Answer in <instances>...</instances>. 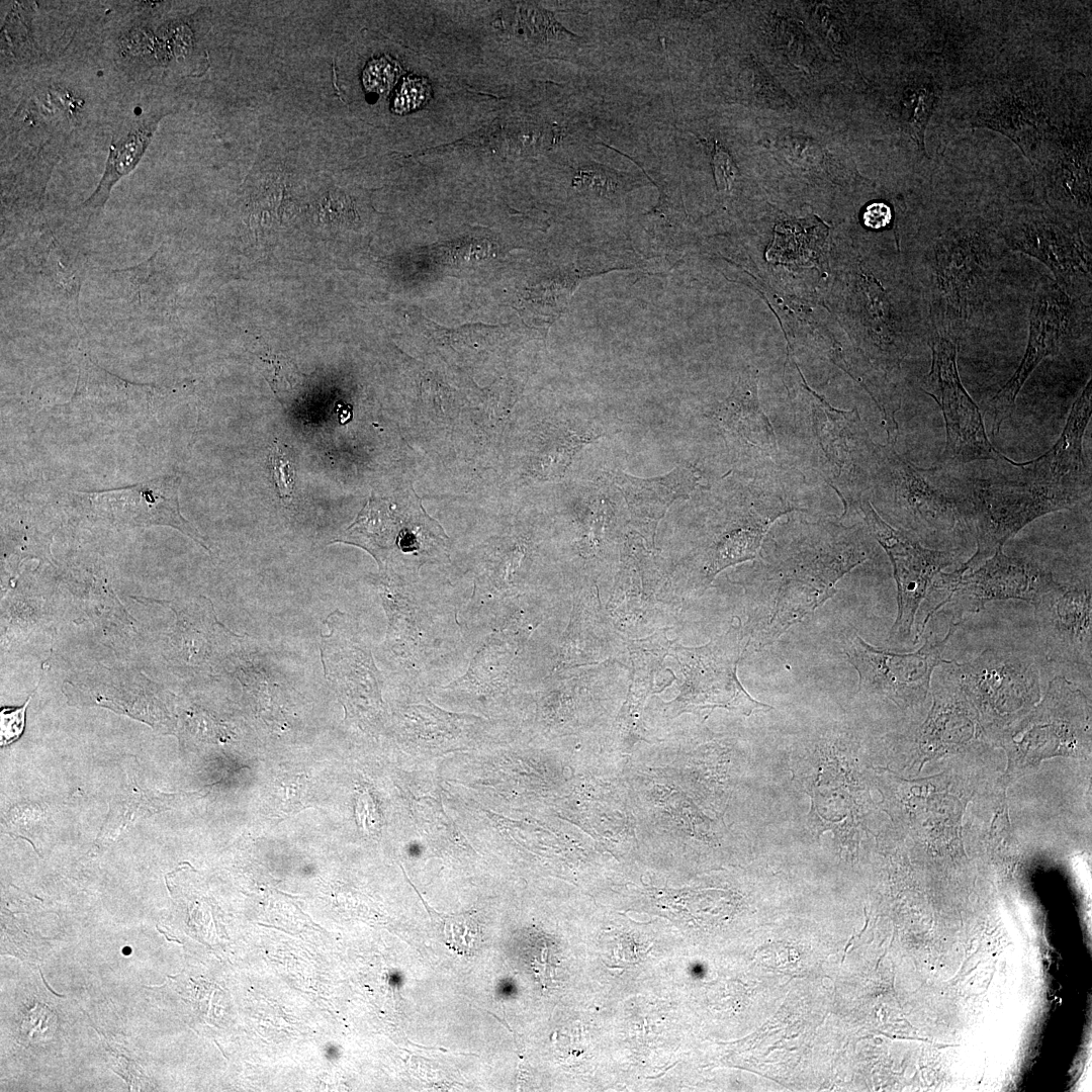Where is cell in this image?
Masks as SVG:
<instances>
[{"label": "cell", "mask_w": 1092, "mask_h": 1092, "mask_svg": "<svg viewBox=\"0 0 1092 1092\" xmlns=\"http://www.w3.org/2000/svg\"><path fill=\"white\" fill-rule=\"evenodd\" d=\"M871 549L863 529L855 526L831 521L789 525L787 533L774 538L745 585L749 645L762 650L814 613L835 594L837 582L870 557Z\"/></svg>", "instance_id": "6da1fadb"}, {"label": "cell", "mask_w": 1092, "mask_h": 1092, "mask_svg": "<svg viewBox=\"0 0 1092 1092\" xmlns=\"http://www.w3.org/2000/svg\"><path fill=\"white\" fill-rule=\"evenodd\" d=\"M1006 251L998 228L977 220L932 235L923 256L930 331L960 340L984 318Z\"/></svg>", "instance_id": "7a4b0ae2"}, {"label": "cell", "mask_w": 1092, "mask_h": 1092, "mask_svg": "<svg viewBox=\"0 0 1092 1092\" xmlns=\"http://www.w3.org/2000/svg\"><path fill=\"white\" fill-rule=\"evenodd\" d=\"M950 468L918 467L894 446L878 444L869 488L877 513L895 528L924 540L972 524V478L956 476Z\"/></svg>", "instance_id": "3957f363"}, {"label": "cell", "mask_w": 1092, "mask_h": 1092, "mask_svg": "<svg viewBox=\"0 0 1092 1092\" xmlns=\"http://www.w3.org/2000/svg\"><path fill=\"white\" fill-rule=\"evenodd\" d=\"M1078 502L1069 493L1022 474L1015 479L972 478V524L976 529L977 550L956 570L965 572L978 567L1035 519L1069 510Z\"/></svg>", "instance_id": "277c9868"}, {"label": "cell", "mask_w": 1092, "mask_h": 1092, "mask_svg": "<svg viewBox=\"0 0 1092 1092\" xmlns=\"http://www.w3.org/2000/svg\"><path fill=\"white\" fill-rule=\"evenodd\" d=\"M808 410L804 420L811 444L827 482L838 493L844 511L869 490L878 444L870 437L856 411H840L805 386Z\"/></svg>", "instance_id": "5b68a950"}, {"label": "cell", "mask_w": 1092, "mask_h": 1092, "mask_svg": "<svg viewBox=\"0 0 1092 1092\" xmlns=\"http://www.w3.org/2000/svg\"><path fill=\"white\" fill-rule=\"evenodd\" d=\"M959 341L934 331L929 332L927 340L931 366L923 390L939 405L946 431L940 464L957 467L977 460H994L1016 466L1017 462L990 442L980 408L961 381L957 365Z\"/></svg>", "instance_id": "8992f818"}, {"label": "cell", "mask_w": 1092, "mask_h": 1092, "mask_svg": "<svg viewBox=\"0 0 1092 1092\" xmlns=\"http://www.w3.org/2000/svg\"><path fill=\"white\" fill-rule=\"evenodd\" d=\"M338 542L367 550L380 568L392 561L418 569L448 555L449 538L424 511L419 497L402 513L370 502Z\"/></svg>", "instance_id": "52a82bcc"}, {"label": "cell", "mask_w": 1092, "mask_h": 1092, "mask_svg": "<svg viewBox=\"0 0 1092 1092\" xmlns=\"http://www.w3.org/2000/svg\"><path fill=\"white\" fill-rule=\"evenodd\" d=\"M798 510L776 480L762 475L745 485L717 524L702 554L701 583L706 586L723 569L754 560L770 526Z\"/></svg>", "instance_id": "ba28073f"}, {"label": "cell", "mask_w": 1092, "mask_h": 1092, "mask_svg": "<svg viewBox=\"0 0 1092 1092\" xmlns=\"http://www.w3.org/2000/svg\"><path fill=\"white\" fill-rule=\"evenodd\" d=\"M1059 583L1037 564L1008 556L999 549L972 570L941 571L935 578L929 606L934 614L951 603L961 619L964 613H977L992 601L1013 599L1034 605Z\"/></svg>", "instance_id": "9c48e42d"}, {"label": "cell", "mask_w": 1092, "mask_h": 1092, "mask_svg": "<svg viewBox=\"0 0 1092 1092\" xmlns=\"http://www.w3.org/2000/svg\"><path fill=\"white\" fill-rule=\"evenodd\" d=\"M1090 318V306L1069 296L1050 277H1041L1033 290L1029 333L1024 356L1009 380L989 400L987 416L993 434L1015 408L1019 391L1037 365L1056 356L1079 321Z\"/></svg>", "instance_id": "30bf717a"}, {"label": "cell", "mask_w": 1092, "mask_h": 1092, "mask_svg": "<svg viewBox=\"0 0 1092 1092\" xmlns=\"http://www.w3.org/2000/svg\"><path fill=\"white\" fill-rule=\"evenodd\" d=\"M960 623L961 619L951 622L943 638L927 639L913 652L880 649L864 641L855 630H846L841 645L858 674V690L885 696L898 705L922 700L934 669L941 663H950L943 658V652Z\"/></svg>", "instance_id": "8fae6325"}, {"label": "cell", "mask_w": 1092, "mask_h": 1092, "mask_svg": "<svg viewBox=\"0 0 1092 1092\" xmlns=\"http://www.w3.org/2000/svg\"><path fill=\"white\" fill-rule=\"evenodd\" d=\"M851 509L859 510L870 535L892 563L898 611L889 639L901 642L911 635L921 605L931 597L936 576L954 561L956 555L924 547L915 537L885 521L866 497Z\"/></svg>", "instance_id": "7c38bea8"}, {"label": "cell", "mask_w": 1092, "mask_h": 1092, "mask_svg": "<svg viewBox=\"0 0 1092 1092\" xmlns=\"http://www.w3.org/2000/svg\"><path fill=\"white\" fill-rule=\"evenodd\" d=\"M1007 251L1019 252L1044 264L1055 282L1072 298H1091V248L1079 229L1043 212H1022L998 228Z\"/></svg>", "instance_id": "4fadbf2b"}, {"label": "cell", "mask_w": 1092, "mask_h": 1092, "mask_svg": "<svg viewBox=\"0 0 1092 1092\" xmlns=\"http://www.w3.org/2000/svg\"><path fill=\"white\" fill-rule=\"evenodd\" d=\"M949 673L965 695L989 715L1011 716L1039 696L1038 671L1031 658L986 649L965 662H951Z\"/></svg>", "instance_id": "5bb4252c"}, {"label": "cell", "mask_w": 1092, "mask_h": 1092, "mask_svg": "<svg viewBox=\"0 0 1092 1092\" xmlns=\"http://www.w3.org/2000/svg\"><path fill=\"white\" fill-rule=\"evenodd\" d=\"M749 641L741 627L705 646L679 651L689 700L700 708L724 707L749 716L771 706L753 699L737 677V664Z\"/></svg>", "instance_id": "9a60e30c"}, {"label": "cell", "mask_w": 1092, "mask_h": 1092, "mask_svg": "<svg viewBox=\"0 0 1092 1092\" xmlns=\"http://www.w3.org/2000/svg\"><path fill=\"white\" fill-rule=\"evenodd\" d=\"M1091 585L1059 583L1033 605L1043 650L1050 660L1091 667Z\"/></svg>", "instance_id": "2e32d148"}, {"label": "cell", "mask_w": 1092, "mask_h": 1092, "mask_svg": "<svg viewBox=\"0 0 1092 1092\" xmlns=\"http://www.w3.org/2000/svg\"><path fill=\"white\" fill-rule=\"evenodd\" d=\"M1091 380L1074 401L1056 444L1041 456L1018 463L1017 470L1037 483L1069 493L1079 500L1091 489L1090 470L1084 460L1083 439L1091 418Z\"/></svg>", "instance_id": "e0dca14e"}, {"label": "cell", "mask_w": 1092, "mask_h": 1092, "mask_svg": "<svg viewBox=\"0 0 1092 1092\" xmlns=\"http://www.w3.org/2000/svg\"><path fill=\"white\" fill-rule=\"evenodd\" d=\"M180 478L160 477L121 489L89 495L94 512L114 522L132 525L172 526L208 549L204 539L181 515L178 503Z\"/></svg>", "instance_id": "ac0fdd59"}, {"label": "cell", "mask_w": 1092, "mask_h": 1092, "mask_svg": "<svg viewBox=\"0 0 1092 1092\" xmlns=\"http://www.w3.org/2000/svg\"><path fill=\"white\" fill-rule=\"evenodd\" d=\"M611 478L627 504L634 525L653 540L660 519L679 498H689L702 487V475L693 466L681 465L652 478H639L614 471Z\"/></svg>", "instance_id": "d6986e66"}, {"label": "cell", "mask_w": 1092, "mask_h": 1092, "mask_svg": "<svg viewBox=\"0 0 1092 1092\" xmlns=\"http://www.w3.org/2000/svg\"><path fill=\"white\" fill-rule=\"evenodd\" d=\"M712 420L724 439L750 458L763 460L778 452L774 428L759 404L756 378L751 375L740 378L715 408Z\"/></svg>", "instance_id": "ffe728a7"}, {"label": "cell", "mask_w": 1092, "mask_h": 1092, "mask_svg": "<svg viewBox=\"0 0 1092 1092\" xmlns=\"http://www.w3.org/2000/svg\"><path fill=\"white\" fill-rule=\"evenodd\" d=\"M158 121V117L149 119L111 145L103 177L96 190L81 205L83 209L95 211L103 207L112 186L121 177L128 174L139 163L151 141Z\"/></svg>", "instance_id": "44dd1931"}, {"label": "cell", "mask_w": 1092, "mask_h": 1092, "mask_svg": "<svg viewBox=\"0 0 1092 1092\" xmlns=\"http://www.w3.org/2000/svg\"><path fill=\"white\" fill-rule=\"evenodd\" d=\"M519 12L521 27L524 28L526 36L534 42H547L548 40L576 36L561 26L551 13L536 5H522Z\"/></svg>", "instance_id": "7402d4cb"}, {"label": "cell", "mask_w": 1092, "mask_h": 1092, "mask_svg": "<svg viewBox=\"0 0 1092 1092\" xmlns=\"http://www.w3.org/2000/svg\"><path fill=\"white\" fill-rule=\"evenodd\" d=\"M934 93L926 88L919 87L912 91L904 103L903 116L906 131L916 141L920 150L924 151V133L927 122L932 113Z\"/></svg>", "instance_id": "603a6c76"}, {"label": "cell", "mask_w": 1092, "mask_h": 1092, "mask_svg": "<svg viewBox=\"0 0 1092 1092\" xmlns=\"http://www.w3.org/2000/svg\"><path fill=\"white\" fill-rule=\"evenodd\" d=\"M446 943L453 950L467 954L475 950L480 940L477 921L468 914L446 918L444 924Z\"/></svg>", "instance_id": "cb8c5ba5"}, {"label": "cell", "mask_w": 1092, "mask_h": 1092, "mask_svg": "<svg viewBox=\"0 0 1092 1092\" xmlns=\"http://www.w3.org/2000/svg\"><path fill=\"white\" fill-rule=\"evenodd\" d=\"M268 462L279 497L283 503L291 502L295 478L293 461L278 444H275L271 448Z\"/></svg>", "instance_id": "d4e9b609"}, {"label": "cell", "mask_w": 1092, "mask_h": 1092, "mask_svg": "<svg viewBox=\"0 0 1092 1092\" xmlns=\"http://www.w3.org/2000/svg\"><path fill=\"white\" fill-rule=\"evenodd\" d=\"M399 73L398 64L384 56L367 64L362 74V82L368 92L382 94L392 87Z\"/></svg>", "instance_id": "484cf974"}, {"label": "cell", "mask_w": 1092, "mask_h": 1092, "mask_svg": "<svg viewBox=\"0 0 1092 1092\" xmlns=\"http://www.w3.org/2000/svg\"><path fill=\"white\" fill-rule=\"evenodd\" d=\"M431 94V85L425 78H407L394 96L392 110L397 114L414 111L426 104Z\"/></svg>", "instance_id": "4316f807"}, {"label": "cell", "mask_w": 1092, "mask_h": 1092, "mask_svg": "<svg viewBox=\"0 0 1092 1092\" xmlns=\"http://www.w3.org/2000/svg\"><path fill=\"white\" fill-rule=\"evenodd\" d=\"M575 179L592 191L607 194L616 192L622 182V176L615 170L593 162L582 165Z\"/></svg>", "instance_id": "83f0119b"}, {"label": "cell", "mask_w": 1092, "mask_h": 1092, "mask_svg": "<svg viewBox=\"0 0 1092 1092\" xmlns=\"http://www.w3.org/2000/svg\"><path fill=\"white\" fill-rule=\"evenodd\" d=\"M32 694L20 707H2L0 712V745L6 746L16 741L25 727V713Z\"/></svg>", "instance_id": "f1b7e54d"}, {"label": "cell", "mask_w": 1092, "mask_h": 1092, "mask_svg": "<svg viewBox=\"0 0 1092 1092\" xmlns=\"http://www.w3.org/2000/svg\"><path fill=\"white\" fill-rule=\"evenodd\" d=\"M55 1025V1014L51 1009L44 1005H35V1007L28 1011L27 1015L22 1021L21 1030L27 1036L33 1037L42 1035L46 1036L48 1032H52Z\"/></svg>", "instance_id": "f546056e"}, {"label": "cell", "mask_w": 1092, "mask_h": 1092, "mask_svg": "<svg viewBox=\"0 0 1092 1092\" xmlns=\"http://www.w3.org/2000/svg\"><path fill=\"white\" fill-rule=\"evenodd\" d=\"M713 167L717 185L728 189L736 175L737 168L728 153L718 145L713 153Z\"/></svg>", "instance_id": "4dcf8cb0"}, {"label": "cell", "mask_w": 1092, "mask_h": 1092, "mask_svg": "<svg viewBox=\"0 0 1092 1092\" xmlns=\"http://www.w3.org/2000/svg\"><path fill=\"white\" fill-rule=\"evenodd\" d=\"M892 219L891 208L883 202H873L862 214L863 223L874 230L887 226Z\"/></svg>", "instance_id": "1f68e13d"}]
</instances>
